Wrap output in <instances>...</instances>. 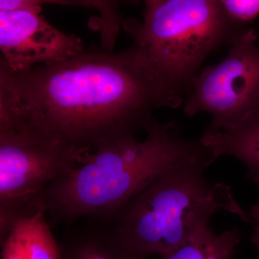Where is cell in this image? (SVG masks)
Wrapping results in <instances>:
<instances>
[{
  "label": "cell",
  "mask_w": 259,
  "mask_h": 259,
  "mask_svg": "<svg viewBox=\"0 0 259 259\" xmlns=\"http://www.w3.org/2000/svg\"><path fill=\"white\" fill-rule=\"evenodd\" d=\"M161 107L174 108L132 47L89 49L20 73L0 68V131L26 135L74 160L145 132Z\"/></svg>",
  "instance_id": "obj_1"
},
{
  "label": "cell",
  "mask_w": 259,
  "mask_h": 259,
  "mask_svg": "<svg viewBox=\"0 0 259 259\" xmlns=\"http://www.w3.org/2000/svg\"><path fill=\"white\" fill-rule=\"evenodd\" d=\"M175 120H157L144 139L127 136L83 153L48 186L42 203L54 222L106 223L134 196L181 162L209 152Z\"/></svg>",
  "instance_id": "obj_2"
},
{
  "label": "cell",
  "mask_w": 259,
  "mask_h": 259,
  "mask_svg": "<svg viewBox=\"0 0 259 259\" xmlns=\"http://www.w3.org/2000/svg\"><path fill=\"white\" fill-rule=\"evenodd\" d=\"M215 161L209 151L171 167L105 224L126 250L146 259L162 256L190 241L210 226L216 213L229 212L249 223V214L231 186L206 177V170Z\"/></svg>",
  "instance_id": "obj_3"
},
{
  "label": "cell",
  "mask_w": 259,
  "mask_h": 259,
  "mask_svg": "<svg viewBox=\"0 0 259 259\" xmlns=\"http://www.w3.org/2000/svg\"><path fill=\"white\" fill-rule=\"evenodd\" d=\"M247 26L232 22L221 0H162L146 8L141 21L128 20L122 27L177 108L204 61Z\"/></svg>",
  "instance_id": "obj_4"
},
{
  "label": "cell",
  "mask_w": 259,
  "mask_h": 259,
  "mask_svg": "<svg viewBox=\"0 0 259 259\" xmlns=\"http://www.w3.org/2000/svg\"><path fill=\"white\" fill-rule=\"evenodd\" d=\"M258 35L251 27L241 30L218 64L199 71L184 99L183 111L192 117L208 114L206 131H224L259 107Z\"/></svg>",
  "instance_id": "obj_5"
},
{
  "label": "cell",
  "mask_w": 259,
  "mask_h": 259,
  "mask_svg": "<svg viewBox=\"0 0 259 259\" xmlns=\"http://www.w3.org/2000/svg\"><path fill=\"white\" fill-rule=\"evenodd\" d=\"M73 160L26 135L0 131L1 241L19 221L44 207L46 189Z\"/></svg>",
  "instance_id": "obj_6"
},
{
  "label": "cell",
  "mask_w": 259,
  "mask_h": 259,
  "mask_svg": "<svg viewBox=\"0 0 259 259\" xmlns=\"http://www.w3.org/2000/svg\"><path fill=\"white\" fill-rule=\"evenodd\" d=\"M40 13L41 8L0 11V68L23 72L84 51L80 37L53 26Z\"/></svg>",
  "instance_id": "obj_7"
},
{
  "label": "cell",
  "mask_w": 259,
  "mask_h": 259,
  "mask_svg": "<svg viewBox=\"0 0 259 259\" xmlns=\"http://www.w3.org/2000/svg\"><path fill=\"white\" fill-rule=\"evenodd\" d=\"M199 139L214 159L223 156L236 158L246 168L247 180L254 185L259 182V107L229 128L204 131Z\"/></svg>",
  "instance_id": "obj_8"
},
{
  "label": "cell",
  "mask_w": 259,
  "mask_h": 259,
  "mask_svg": "<svg viewBox=\"0 0 259 259\" xmlns=\"http://www.w3.org/2000/svg\"><path fill=\"white\" fill-rule=\"evenodd\" d=\"M44 207L15 225L2 243L1 259H61Z\"/></svg>",
  "instance_id": "obj_9"
},
{
  "label": "cell",
  "mask_w": 259,
  "mask_h": 259,
  "mask_svg": "<svg viewBox=\"0 0 259 259\" xmlns=\"http://www.w3.org/2000/svg\"><path fill=\"white\" fill-rule=\"evenodd\" d=\"M60 245L61 259H139L122 246L107 224L92 220L69 230Z\"/></svg>",
  "instance_id": "obj_10"
},
{
  "label": "cell",
  "mask_w": 259,
  "mask_h": 259,
  "mask_svg": "<svg viewBox=\"0 0 259 259\" xmlns=\"http://www.w3.org/2000/svg\"><path fill=\"white\" fill-rule=\"evenodd\" d=\"M238 228L217 234L208 227L205 231L162 259H231L241 241Z\"/></svg>",
  "instance_id": "obj_11"
},
{
  "label": "cell",
  "mask_w": 259,
  "mask_h": 259,
  "mask_svg": "<svg viewBox=\"0 0 259 259\" xmlns=\"http://www.w3.org/2000/svg\"><path fill=\"white\" fill-rule=\"evenodd\" d=\"M81 6L96 10L98 13L97 30L102 49L114 51L121 28L123 26L119 10V0H76Z\"/></svg>",
  "instance_id": "obj_12"
},
{
  "label": "cell",
  "mask_w": 259,
  "mask_h": 259,
  "mask_svg": "<svg viewBox=\"0 0 259 259\" xmlns=\"http://www.w3.org/2000/svg\"><path fill=\"white\" fill-rule=\"evenodd\" d=\"M223 12L237 25L246 26L259 15V0H221Z\"/></svg>",
  "instance_id": "obj_13"
},
{
  "label": "cell",
  "mask_w": 259,
  "mask_h": 259,
  "mask_svg": "<svg viewBox=\"0 0 259 259\" xmlns=\"http://www.w3.org/2000/svg\"><path fill=\"white\" fill-rule=\"evenodd\" d=\"M44 5L81 6L76 0H0V11L35 9Z\"/></svg>",
  "instance_id": "obj_14"
},
{
  "label": "cell",
  "mask_w": 259,
  "mask_h": 259,
  "mask_svg": "<svg viewBox=\"0 0 259 259\" xmlns=\"http://www.w3.org/2000/svg\"><path fill=\"white\" fill-rule=\"evenodd\" d=\"M249 214V223L253 228V233L250 236V241L256 247L259 256V204L251 206Z\"/></svg>",
  "instance_id": "obj_15"
},
{
  "label": "cell",
  "mask_w": 259,
  "mask_h": 259,
  "mask_svg": "<svg viewBox=\"0 0 259 259\" xmlns=\"http://www.w3.org/2000/svg\"><path fill=\"white\" fill-rule=\"evenodd\" d=\"M162 0H144L145 7L146 8H150V7L153 6V5L157 4L160 3Z\"/></svg>",
  "instance_id": "obj_16"
},
{
  "label": "cell",
  "mask_w": 259,
  "mask_h": 259,
  "mask_svg": "<svg viewBox=\"0 0 259 259\" xmlns=\"http://www.w3.org/2000/svg\"><path fill=\"white\" fill-rule=\"evenodd\" d=\"M127 2V3H134V2H136V0H119V2Z\"/></svg>",
  "instance_id": "obj_17"
},
{
  "label": "cell",
  "mask_w": 259,
  "mask_h": 259,
  "mask_svg": "<svg viewBox=\"0 0 259 259\" xmlns=\"http://www.w3.org/2000/svg\"><path fill=\"white\" fill-rule=\"evenodd\" d=\"M255 185L257 186V187H258V190H259V182H258V183H257V184H255Z\"/></svg>",
  "instance_id": "obj_18"
}]
</instances>
